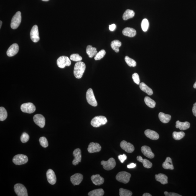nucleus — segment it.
I'll use <instances>...</instances> for the list:
<instances>
[{"label": "nucleus", "mask_w": 196, "mask_h": 196, "mask_svg": "<svg viewBox=\"0 0 196 196\" xmlns=\"http://www.w3.org/2000/svg\"><path fill=\"white\" fill-rule=\"evenodd\" d=\"M86 69V65L83 62H77L74 66L73 73L76 78L81 79L83 76Z\"/></svg>", "instance_id": "nucleus-1"}, {"label": "nucleus", "mask_w": 196, "mask_h": 196, "mask_svg": "<svg viewBox=\"0 0 196 196\" xmlns=\"http://www.w3.org/2000/svg\"><path fill=\"white\" fill-rule=\"evenodd\" d=\"M107 120L106 117L104 116H97L92 119L91 125L95 128H98L100 126H104L107 123Z\"/></svg>", "instance_id": "nucleus-2"}, {"label": "nucleus", "mask_w": 196, "mask_h": 196, "mask_svg": "<svg viewBox=\"0 0 196 196\" xmlns=\"http://www.w3.org/2000/svg\"><path fill=\"white\" fill-rule=\"evenodd\" d=\"M131 176V174L129 173L121 172L117 174L116 178L117 181L126 184L129 182Z\"/></svg>", "instance_id": "nucleus-3"}, {"label": "nucleus", "mask_w": 196, "mask_h": 196, "mask_svg": "<svg viewBox=\"0 0 196 196\" xmlns=\"http://www.w3.org/2000/svg\"><path fill=\"white\" fill-rule=\"evenodd\" d=\"M22 21V16L20 11H18L13 16L11 20V27L13 29H16L18 27Z\"/></svg>", "instance_id": "nucleus-4"}, {"label": "nucleus", "mask_w": 196, "mask_h": 196, "mask_svg": "<svg viewBox=\"0 0 196 196\" xmlns=\"http://www.w3.org/2000/svg\"><path fill=\"white\" fill-rule=\"evenodd\" d=\"M86 97L87 102L89 104L93 106H96L98 105V103L92 89L90 88L87 90Z\"/></svg>", "instance_id": "nucleus-5"}, {"label": "nucleus", "mask_w": 196, "mask_h": 196, "mask_svg": "<svg viewBox=\"0 0 196 196\" xmlns=\"http://www.w3.org/2000/svg\"><path fill=\"white\" fill-rule=\"evenodd\" d=\"M71 64V62L70 59L65 56L59 57L57 60V66L61 68H65V66H70Z\"/></svg>", "instance_id": "nucleus-6"}, {"label": "nucleus", "mask_w": 196, "mask_h": 196, "mask_svg": "<svg viewBox=\"0 0 196 196\" xmlns=\"http://www.w3.org/2000/svg\"><path fill=\"white\" fill-rule=\"evenodd\" d=\"M12 161L16 165H22L28 162V158L27 156L25 155L17 154L13 158Z\"/></svg>", "instance_id": "nucleus-7"}, {"label": "nucleus", "mask_w": 196, "mask_h": 196, "mask_svg": "<svg viewBox=\"0 0 196 196\" xmlns=\"http://www.w3.org/2000/svg\"><path fill=\"white\" fill-rule=\"evenodd\" d=\"M101 164L103 168L106 170H110L113 169L116 165L115 160L113 158H110L107 161H102Z\"/></svg>", "instance_id": "nucleus-8"}, {"label": "nucleus", "mask_w": 196, "mask_h": 196, "mask_svg": "<svg viewBox=\"0 0 196 196\" xmlns=\"http://www.w3.org/2000/svg\"><path fill=\"white\" fill-rule=\"evenodd\" d=\"M14 191L18 196H28L27 191L25 187L22 184H16L14 187Z\"/></svg>", "instance_id": "nucleus-9"}, {"label": "nucleus", "mask_w": 196, "mask_h": 196, "mask_svg": "<svg viewBox=\"0 0 196 196\" xmlns=\"http://www.w3.org/2000/svg\"><path fill=\"white\" fill-rule=\"evenodd\" d=\"M21 109L23 112L29 114L34 112L36 110L35 106L31 103L23 104L21 105Z\"/></svg>", "instance_id": "nucleus-10"}, {"label": "nucleus", "mask_w": 196, "mask_h": 196, "mask_svg": "<svg viewBox=\"0 0 196 196\" xmlns=\"http://www.w3.org/2000/svg\"><path fill=\"white\" fill-rule=\"evenodd\" d=\"M30 37L31 40L34 43H37L40 40L38 28L37 25L32 27L30 32Z\"/></svg>", "instance_id": "nucleus-11"}, {"label": "nucleus", "mask_w": 196, "mask_h": 196, "mask_svg": "<svg viewBox=\"0 0 196 196\" xmlns=\"http://www.w3.org/2000/svg\"><path fill=\"white\" fill-rule=\"evenodd\" d=\"M33 120L35 123L41 128H43L45 126L46 120L42 115L37 114L34 116Z\"/></svg>", "instance_id": "nucleus-12"}, {"label": "nucleus", "mask_w": 196, "mask_h": 196, "mask_svg": "<svg viewBox=\"0 0 196 196\" xmlns=\"http://www.w3.org/2000/svg\"><path fill=\"white\" fill-rule=\"evenodd\" d=\"M120 147L127 153H131L134 150V147L131 143L127 142L126 141L121 142L120 144Z\"/></svg>", "instance_id": "nucleus-13"}, {"label": "nucleus", "mask_w": 196, "mask_h": 196, "mask_svg": "<svg viewBox=\"0 0 196 196\" xmlns=\"http://www.w3.org/2000/svg\"><path fill=\"white\" fill-rule=\"evenodd\" d=\"M73 156L75 159L72 161V164L74 165H76L79 163L81 162V150L79 148H77L74 150L73 152Z\"/></svg>", "instance_id": "nucleus-14"}, {"label": "nucleus", "mask_w": 196, "mask_h": 196, "mask_svg": "<svg viewBox=\"0 0 196 196\" xmlns=\"http://www.w3.org/2000/svg\"><path fill=\"white\" fill-rule=\"evenodd\" d=\"M83 176L80 173H76L72 175L70 177L71 182L74 186L78 185L83 181Z\"/></svg>", "instance_id": "nucleus-15"}, {"label": "nucleus", "mask_w": 196, "mask_h": 196, "mask_svg": "<svg viewBox=\"0 0 196 196\" xmlns=\"http://www.w3.org/2000/svg\"><path fill=\"white\" fill-rule=\"evenodd\" d=\"M47 181L48 182L52 185L56 184L57 182V177L55 173L52 170L49 169L47 171L46 173Z\"/></svg>", "instance_id": "nucleus-16"}, {"label": "nucleus", "mask_w": 196, "mask_h": 196, "mask_svg": "<svg viewBox=\"0 0 196 196\" xmlns=\"http://www.w3.org/2000/svg\"><path fill=\"white\" fill-rule=\"evenodd\" d=\"M101 149V147L99 144L93 142L90 143L88 148V152L90 153L100 152Z\"/></svg>", "instance_id": "nucleus-17"}, {"label": "nucleus", "mask_w": 196, "mask_h": 196, "mask_svg": "<svg viewBox=\"0 0 196 196\" xmlns=\"http://www.w3.org/2000/svg\"><path fill=\"white\" fill-rule=\"evenodd\" d=\"M19 47L17 44L14 43L10 46L7 51V55L9 57H12L16 55L18 52Z\"/></svg>", "instance_id": "nucleus-18"}, {"label": "nucleus", "mask_w": 196, "mask_h": 196, "mask_svg": "<svg viewBox=\"0 0 196 196\" xmlns=\"http://www.w3.org/2000/svg\"><path fill=\"white\" fill-rule=\"evenodd\" d=\"M142 153L149 159H152L154 157V154L151 151V148L147 146H142L141 148Z\"/></svg>", "instance_id": "nucleus-19"}, {"label": "nucleus", "mask_w": 196, "mask_h": 196, "mask_svg": "<svg viewBox=\"0 0 196 196\" xmlns=\"http://www.w3.org/2000/svg\"><path fill=\"white\" fill-rule=\"evenodd\" d=\"M91 179L93 183L96 186L101 185L104 182V178L98 174L92 175Z\"/></svg>", "instance_id": "nucleus-20"}, {"label": "nucleus", "mask_w": 196, "mask_h": 196, "mask_svg": "<svg viewBox=\"0 0 196 196\" xmlns=\"http://www.w3.org/2000/svg\"><path fill=\"white\" fill-rule=\"evenodd\" d=\"M145 134L148 138L154 140L159 139V135L157 133L150 129H147L145 131Z\"/></svg>", "instance_id": "nucleus-21"}, {"label": "nucleus", "mask_w": 196, "mask_h": 196, "mask_svg": "<svg viewBox=\"0 0 196 196\" xmlns=\"http://www.w3.org/2000/svg\"><path fill=\"white\" fill-rule=\"evenodd\" d=\"M123 34L127 37H133L136 35V31L133 28L126 27L123 29Z\"/></svg>", "instance_id": "nucleus-22"}, {"label": "nucleus", "mask_w": 196, "mask_h": 196, "mask_svg": "<svg viewBox=\"0 0 196 196\" xmlns=\"http://www.w3.org/2000/svg\"><path fill=\"white\" fill-rule=\"evenodd\" d=\"M190 123L188 122H181L179 121H177L176 123V128H179L181 131H184L189 129L190 127Z\"/></svg>", "instance_id": "nucleus-23"}, {"label": "nucleus", "mask_w": 196, "mask_h": 196, "mask_svg": "<svg viewBox=\"0 0 196 196\" xmlns=\"http://www.w3.org/2000/svg\"><path fill=\"white\" fill-rule=\"evenodd\" d=\"M155 178L156 181L163 184L168 183V177L165 174L160 173L155 175Z\"/></svg>", "instance_id": "nucleus-24"}, {"label": "nucleus", "mask_w": 196, "mask_h": 196, "mask_svg": "<svg viewBox=\"0 0 196 196\" xmlns=\"http://www.w3.org/2000/svg\"><path fill=\"white\" fill-rule=\"evenodd\" d=\"M162 167L165 169L173 170L174 169V167L173 165L172 159L169 157L166 158L165 161L163 163Z\"/></svg>", "instance_id": "nucleus-25"}, {"label": "nucleus", "mask_w": 196, "mask_h": 196, "mask_svg": "<svg viewBox=\"0 0 196 196\" xmlns=\"http://www.w3.org/2000/svg\"><path fill=\"white\" fill-rule=\"evenodd\" d=\"M137 161L142 163L144 167L147 169L150 168L152 166V164L148 160L146 159H143L141 156H138L137 158Z\"/></svg>", "instance_id": "nucleus-26"}, {"label": "nucleus", "mask_w": 196, "mask_h": 196, "mask_svg": "<svg viewBox=\"0 0 196 196\" xmlns=\"http://www.w3.org/2000/svg\"><path fill=\"white\" fill-rule=\"evenodd\" d=\"M86 52L89 57L92 58L98 53L97 49L90 45L87 46L86 49Z\"/></svg>", "instance_id": "nucleus-27"}, {"label": "nucleus", "mask_w": 196, "mask_h": 196, "mask_svg": "<svg viewBox=\"0 0 196 196\" xmlns=\"http://www.w3.org/2000/svg\"><path fill=\"white\" fill-rule=\"evenodd\" d=\"M159 118L160 121L163 123H167L171 119L170 115L166 114L162 112L159 113Z\"/></svg>", "instance_id": "nucleus-28"}, {"label": "nucleus", "mask_w": 196, "mask_h": 196, "mask_svg": "<svg viewBox=\"0 0 196 196\" xmlns=\"http://www.w3.org/2000/svg\"><path fill=\"white\" fill-rule=\"evenodd\" d=\"M139 88L143 92H145L148 95H153V91L152 90L144 83L139 84Z\"/></svg>", "instance_id": "nucleus-29"}, {"label": "nucleus", "mask_w": 196, "mask_h": 196, "mask_svg": "<svg viewBox=\"0 0 196 196\" xmlns=\"http://www.w3.org/2000/svg\"><path fill=\"white\" fill-rule=\"evenodd\" d=\"M135 12L132 10L128 9L125 11L123 16V19L125 21L129 19L132 18L134 17Z\"/></svg>", "instance_id": "nucleus-30"}, {"label": "nucleus", "mask_w": 196, "mask_h": 196, "mask_svg": "<svg viewBox=\"0 0 196 196\" xmlns=\"http://www.w3.org/2000/svg\"><path fill=\"white\" fill-rule=\"evenodd\" d=\"M104 191L102 189H95L90 191L88 195L90 196H103L104 195Z\"/></svg>", "instance_id": "nucleus-31"}, {"label": "nucleus", "mask_w": 196, "mask_h": 196, "mask_svg": "<svg viewBox=\"0 0 196 196\" xmlns=\"http://www.w3.org/2000/svg\"><path fill=\"white\" fill-rule=\"evenodd\" d=\"M121 42L119 40H116L112 41L111 43V47L112 49L117 53L119 51V47L121 46Z\"/></svg>", "instance_id": "nucleus-32"}, {"label": "nucleus", "mask_w": 196, "mask_h": 196, "mask_svg": "<svg viewBox=\"0 0 196 196\" xmlns=\"http://www.w3.org/2000/svg\"><path fill=\"white\" fill-rule=\"evenodd\" d=\"M144 101L146 105L151 108H154L155 107L156 103L155 101L149 97L146 96L144 98Z\"/></svg>", "instance_id": "nucleus-33"}, {"label": "nucleus", "mask_w": 196, "mask_h": 196, "mask_svg": "<svg viewBox=\"0 0 196 196\" xmlns=\"http://www.w3.org/2000/svg\"><path fill=\"white\" fill-rule=\"evenodd\" d=\"M184 136H185V133L183 131H174L173 133V138L176 140H179L182 139Z\"/></svg>", "instance_id": "nucleus-34"}, {"label": "nucleus", "mask_w": 196, "mask_h": 196, "mask_svg": "<svg viewBox=\"0 0 196 196\" xmlns=\"http://www.w3.org/2000/svg\"><path fill=\"white\" fill-rule=\"evenodd\" d=\"M7 112L6 109L3 107H0V121H3L7 117Z\"/></svg>", "instance_id": "nucleus-35"}, {"label": "nucleus", "mask_w": 196, "mask_h": 196, "mask_svg": "<svg viewBox=\"0 0 196 196\" xmlns=\"http://www.w3.org/2000/svg\"><path fill=\"white\" fill-rule=\"evenodd\" d=\"M125 61L130 67H135L137 65L136 62L133 59L130 58L128 56H126L125 58Z\"/></svg>", "instance_id": "nucleus-36"}, {"label": "nucleus", "mask_w": 196, "mask_h": 196, "mask_svg": "<svg viewBox=\"0 0 196 196\" xmlns=\"http://www.w3.org/2000/svg\"><path fill=\"white\" fill-rule=\"evenodd\" d=\"M119 192L120 196H131L133 194L131 191L123 188H120Z\"/></svg>", "instance_id": "nucleus-37"}, {"label": "nucleus", "mask_w": 196, "mask_h": 196, "mask_svg": "<svg viewBox=\"0 0 196 196\" xmlns=\"http://www.w3.org/2000/svg\"><path fill=\"white\" fill-rule=\"evenodd\" d=\"M141 28L144 32H146L148 30L149 26V23L148 20L144 19L143 20L141 24Z\"/></svg>", "instance_id": "nucleus-38"}, {"label": "nucleus", "mask_w": 196, "mask_h": 196, "mask_svg": "<svg viewBox=\"0 0 196 196\" xmlns=\"http://www.w3.org/2000/svg\"><path fill=\"white\" fill-rule=\"evenodd\" d=\"M106 54V52L104 49H102L99 52H98L96 55L95 56V60H101V59L103 58L104 57Z\"/></svg>", "instance_id": "nucleus-39"}, {"label": "nucleus", "mask_w": 196, "mask_h": 196, "mask_svg": "<svg viewBox=\"0 0 196 196\" xmlns=\"http://www.w3.org/2000/svg\"><path fill=\"white\" fill-rule=\"evenodd\" d=\"M70 59L73 61L79 62L82 60V57L78 54H73L70 56Z\"/></svg>", "instance_id": "nucleus-40"}, {"label": "nucleus", "mask_w": 196, "mask_h": 196, "mask_svg": "<svg viewBox=\"0 0 196 196\" xmlns=\"http://www.w3.org/2000/svg\"><path fill=\"white\" fill-rule=\"evenodd\" d=\"M40 144L43 147L46 148L48 146V142L47 138L44 137H42L40 138L39 139Z\"/></svg>", "instance_id": "nucleus-41"}, {"label": "nucleus", "mask_w": 196, "mask_h": 196, "mask_svg": "<svg viewBox=\"0 0 196 196\" xmlns=\"http://www.w3.org/2000/svg\"><path fill=\"white\" fill-rule=\"evenodd\" d=\"M29 135L25 132L23 133L21 137V141L23 143L27 142L29 141Z\"/></svg>", "instance_id": "nucleus-42"}, {"label": "nucleus", "mask_w": 196, "mask_h": 196, "mask_svg": "<svg viewBox=\"0 0 196 196\" xmlns=\"http://www.w3.org/2000/svg\"><path fill=\"white\" fill-rule=\"evenodd\" d=\"M132 79L133 81L135 83L137 84V85H139L140 84V79L139 75L137 73H135L133 74Z\"/></svg>", "instance_id": "nucleus-43"}, {"label": "nucleus", "mask_w": 196, "mask_h": 196, "mask_svg": "<svg viewBox=\"0 0 196 196\" xmlns=\"http://www.w3.org/2000/svg\"><path fill=\"white\" fill-rule=\"evenodd\" d=\"M118 159L121 163H123L127 159V156L125 154L120 155L118 156Z\"/></svg>", "instance_id": "nucleus-44"}, {"label": "nucleus", "mask_w": 196, "mask_h": 196, "mask_svg": "<svg viewBox=\"0 0 196 196\" xmlns=\"http://www.w3.org/2000/svg\"><path fill=\"white\" fill-rule=\"evenodd\" d=\"M164 195L166 196H181L179 194L174 193V192H164Z\"/></svg>", "instance_id": "nucleus-45"}, {"label": "nucleus", "mask_w": 196, "mask_h": 196, "mask_svg": "<svg viewBox=\"0 0 196 196\" xmlns=\"http://www.w3.org/2000/svg\"><path fill=\"white\" fill-rule=\"evenodd\" d=\"M116 29V25L114 24L110 25L109 26V29L110 31H113Z\"/></svg>", "instance_id": "nucleus-46"}, {"label": "nucleus", "mask_w": 196, "mask_h": 196, "mask_svg": "<svg viewBox=\"0 0 196 196\" xmlns=\"http://www.w3.org/2000/svg\"><path fill=\"white\" fill-rule=\"evenodd\" d=\"M136 164L132 163L131 164H128L127 165V167L128 169L134 168L136 167Z\"/></svg>", "instance_id": "nucleus-47"}, {"label": "nucleus", "mask_w": 196, "mask_h": 196, "mask_svg": "<svg viewBox=\"0 0 196 196\" xmlns=\"http://www.w3.org/2000/svg\"><path fill=\"white\" fill-rule=\"evenodd\" d=\"M192 112H193L194 116L196 117V103L194 104L192 108Z\"/></svg>", "instance_id": "nucleus-48"}, {"label": "nucleus", "mask_w": 196, "mask_h": 196, "mask_svg": "<svg viewBox=\"0 0 196 196\" xmlns=\"http://www.w3.org/2000/svg\"><path fill=\"white\" fill-rule=\"evenodd\" d=\"M143 196H151L152 195H151L150 194L148 193H144L143 194Z\"/></svg>", "instance_id": "nucleus-49"}, {"label": "nucleus", "mask_w": 196, "mask_h": 196, "mask_svg": "<svg viewBox=\"0 0 196 196\" xmlns=\"http://www.w3.org/2000/svg\"><path fill=\"white\" fill-rule=\"evenodd\" d=\"M193 87L194 88L196 89V81L195 82V83H194Z\"/></svg>", "instance_id": "nucleus-50"}, {"label": "nucleus", "mask_w": 196, "mask_h": 196, "mask_svg": "<svg viewBox=\"0 0 196 196\" xmlns=\"http://www.w3.org/2000/svg\"><path fill=\"white\" fill-rule=\"evenodd\" d=\"M2 22L1 21H0V29H1V25H2Z\"/></svg>", "instance_id": "nucleus-51"}, {"label": "nucleus", "mask_w": 196, "mask_h": 196, "mask_svg": "<svg viewBox=\"0 0 196 196\" xmlns=\"http://www.w3.org/2000/svg\"><path fill=\"white\" fill-rule=\"evenodd\" d=\"M42 1H49V0H42Z\"/></svg>", "instance_id": "nucleus-52"}]
</instances>
